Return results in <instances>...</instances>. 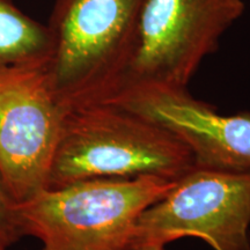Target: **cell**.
<instances>
[{"label":"cell","instance_id":"7a4b0ae2","mask_svg":"<svg viewBox=\"0 0 250 250\" xmlns=\"http://www.w3.org/2000/svg\"><path fill=\"white\" fill-rule=\"evenodd\" d=\"M175 182L143 176L44 188L19 204L23 235L40 240V250L130 249L140 213Z\"/></svg>","mask_w":250,"mask_h":250},{"label":"cell","instance_id":"5b68a950","mask_svg":"<svg viewBox=\"0 0 250 250\" xmlns=\"http://www.w3.org/2000/svg\"><path fill=\"white\" fill-rule=\"evenodd\" d=\"M250 170L193 168L137 219L132 248L199 237L213 250H250Z\"/></svg>","mask_w":250,"mask_h":250},{"label":"cell","instance_id":"9c48e42d","mask_svg":"<svg viewBox=\"0 0 250 250\" xmlns=\"http://www.w3.org/2000/svg\"><path fill=\"white\" fill-rule=\"evenodd\" d=\"M19 204L0 170V250H8L24 236Z\"/></svg>","mask_w":250,"mask_h":250},{"label":"cell","instance_id":"3957f363","mask_svg":"<svg viewBox=\"0 0 250 250\" xmlns=\"http://www.w3.org/2000/svg\"><path fill=\"white\" fill-rule=\"evenodd\" d=\"M245 8V0H144L129 59L103 102L188 90L199 65Z\"/></svg>","mask_w":250,"mask_h":250},{"label":"cell","instance_id":"277c9868","mask_svg":"<svg viewBox=\"0 0 250 250\" xmlns=\"http://www.w3.org/2000/svg\"><path fill=\"white\" fill-rule=\"evenodd\" d=\"M144 0H56L48 74L65 107L103 102L123 73Z\"/></svg>","mask_w":250,"mask_h":250},{"label":"cell","instance_id":"ba28073f","mask_svg":"<svg viewBox=\"0 0 250 250\" xmlns=\"http://www.w3.org/2000/svg\"><path fill=\"white\" fill-rule=\"evenodd\" d=\"M51 52L48 26L24 14L13 0H0V68L49 64Z\"/></svg>","mask_w":250,"mask_h":250},{"label":"cell","instance_id":"8992f818","mask_svg":"<svg viewBox=\"0 0 250 250\" xmlns=\"http://www.w3.org/2000/svg\"><path fill=\"white\" fill-rule=\"evenodd\" d=\"M62 111L48 64L0 68V170L19 203L45 188Z\"/></svg>","mask_w":250,"mask_h":250},{"label":"cell","instance_id":"6da1fadb","mask_svg":"<svg viewBox=\"0 0 250 250\" xmlns=\"http://www.w3.org/2000/svg\"><path fill=\"white\" fill-rule=\"evenodd\" d=\"M64 107L45 188L90 179L177 181L196 168L174 134L111 102Z\"/></svg>","mask_w":250,"mask_h":250},{"label":"cell","instance_id":"52a82bcc","mask_svg":"<svg viewBox=\"0 0 250 250\" xmlns=\"http://www.w3.org/2000/svg\"><path fill=\"white\" fill-rule=\"evenodd\" d=\"M174 134L193 156L197 168L250 170V112L220 115L183 92H153L111 102Z\"/></svg>","mask_w":250,"mask_h":250},{"label":"cell","instance_id":"30bf717a","mask_svg":"<svg viewBox=\"0 0 250 250\" xmlns=\"http://www.w3.org/2000/svg\"><path fill=\"white\" fill-rule=\"evenodd\" d=\"M125 250H166V249H165V246L149 245V246H142V247H137V248H130Z\"/></svg>","mask_w":250,"mask_h":250}]
</instances>
